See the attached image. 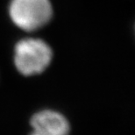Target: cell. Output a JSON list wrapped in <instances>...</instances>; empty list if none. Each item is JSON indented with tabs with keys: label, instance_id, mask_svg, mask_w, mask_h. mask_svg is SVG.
I'll list each match as a JSON object with an SVG mask.
<instances>
[{
	"label": "cell",
	"instance_id": "cell-1",
	"mask_svg": "<svg viewBox=\"0 0 135 135\" xmlns=\"http://www.w3.org/2000/svg\"><path fill=\"white\" fill-rule=\"evenodd\" d=\"M52 49L44 40L28 38L17 43L14 62L24 75H33L43 72L52 61Z\"/></svg>",
	"mask_w": 135,
	"mask_h": 135
},
{
	"label": "cell",
	"instance_id": "cell-2",
	"mask_svg": "<svg viewBox=\"0 0 135 135\" xmlns=\"http://www.w3.org/2000/svg\"><path fill=\"white\" fill-rule=\"evenodd\" d=\"M49 0H12L9 12L16 26L26 31L37 30L52 17Z\"/></svg>",
	"mask_w": 135,
	"mask_h": 135
},
{
	"label": "cell",
	"instance_id": "cell-3",
	"mask_svg": "<svg viewBox=\"0 0 135 135\" xmlns=\"http://www.w3.org/2000/svg\"><path fill=\"white\" fill-rule=\"evenodd\" d=\"M35 133L42 135H68L69 124L66 118L55 110H45L36 113L31 119Z\"/></svg>",
	"mask_w": 135,
	"mask_h": 135
},
{
	"label": "cell",
	"instance_id": "cell-4",
	"mask_svg": "<svg viewBox=\"0 0 135 135\" xmlns=\"http://www.w3.org/2000/svg\"><path fill=\"white\" fill-rule=\"evenodd\" d=\"M31 135H42V134H40V133H35V132H33V133H32Z\"/></svg>",
	"mask_w": 135,
	"mask_h": 135
}]
</instances>
